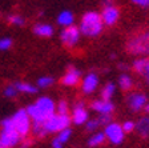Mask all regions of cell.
Here are the masks:
<instances>
[{"label":"cell","mask_w":149,"mask_h":148,"mask_svg":"<svg viewBox=\"0 0 149 148\" xmlns=\"http://www.w3.org/2000/svg\"><path fill=\"white\" fill-rule=\"evenodd\" d=\"M100 121V126H104L105 127L108 123H111L112 121V114H102L100 115V117H97Z\"/></svg>","instance_id":"cell-32"},{"label":"cell","mask_w":149,"mask_h":148,"mask_svg":"<svg viewBox=\"0 0 149 148\" xmlns=\"http://www.w3.org/2000/svg\"><path fill=\"white\" fill-rule=\"evenodd\" d=\"M144 109H145V112L149 115V103H146V105H145V108H144Z\"/></svg>","instance_id":"cell-37"},{"label":"cell","mask_w":149,"mask_h":148,"mask_svg":"<svg viewBox=\"0 0 149 148\" xmlns=\"http://www.w3.org/2000/svg\"><path fill=\"white\" fill-rule=\"evenodd\" d=\"M53 83H55V79L52 76H41L37 79L36 86H37V88H48Z\"/></svg>","instance_id":"cell-23"},{"label":"cell","mask_w":149,"mask_h":148,"mask_svg":"<svg viewBox=\"0 0 149 148\" xmlns=\"http://www.w3.org/2000/svg\"><path fill=\"white\" fill-rule=\"evenodd\" d=\"M25 109L33 123H44L51 115L56 112V103L49 96H41Z\"/></svg>","instance_id":"cell-1"},{"label":"cell","mask_w":149,"mask_h":148,"mask_svg":"<svg viewBox=\"0 0 149 148\" xmlns=\"http://www.w3.org/2000/svg\"><path fill=\"white\" fill-rule=\"evenodd\" d=\"M68 109H69V105H68V102L61 99L59 102L56 103V112L59 114H68Z\"/></svg>","instance_id":"cell-28"},{"label":"cell","mask_w":149,"mask_h":148,"mask_svg":"<svg viewBox=\"0 0 149 148\" xmlns=\"http://www.w3.org/2000/svg\"><path fill=\"white\" fill-rule=\"evenodd\" d=\"M102 4H104V7L112 6V4H113V0H102Z\"/></svg>","instance_id":"cell-36"},{"label":"cell","mask_w":149,"mask_h":148,"mask_svg":"<svg viewBox=\"0 0 149 148\" xmlns=\"http://www.w3.org/2000/svg\"><path fill=\"white\" fill-rule=\"evenodd\" d=\"M11 120H12V124H13V130L22 137H27V135L29 133V131L32 128V120L29 117V115H28L27 109H24V108L17 109L11 116Z\"/></svg>","instance_id":"cell-5"},{"label":"cell","mask_w":149,"mask_h":148,"mask_svg":"<svg viewBox=\"0 0 149 148\" xmlns=\"http://www.w3.org/2000/svg\"><path fill=\"white\" fill-rule=\"evenodd\" d=\"M132 68H133V71L136 74H139L140 76H143L144 81L149 87V58L136 59L133 62V64H132Z\"/></svg>","instance_id":"cell-11"},{"label":"cell","mask_w":149,"mask_h":148,"mask_svg":"<svg viewBox=\"0 0 149 148\" xmlns=\"http://www.w3.org/2000/svg\"><path fill=\"white\" fill-rule=\"evenodd\" d=\"M97 86H99V76L96 74H88L87 76H84L83 81H81V88H83V92L85 95H91L96 91Z\"/></svg>","instance_id":"cell-14"},{"label":"cell","mask_w":149,"mask_h":148,"mask_svg":"<svg viewBox=\"0 0 149 148\" xmlns=\"http://www.w3.org/2000/svg\"><path fill=\"white\" fill-rule=\"evenodd\" d=\"M127 51L130 55H148L149 53V31L133 35L127 43Z\"/></svg>","instance_id":"cell-3"},{"label":"cell","mask_w":149,"mask_h":148,"mask_svg":"<svg viewBox=\"0 0 149 148\" xmlns=\"http://www.w3.org/2000/svg\"><path fill=\"white\" fill-rule=\"evenodd\" d=\"M19 93H27V95H35L37 92V87H35L31 83H25V81H16L15 83Z\"/></svg>","instance_id":"cell-19"},{"label":"cell","mask_w":149,"mask_h":148,"mask_svg":"<svg viewBox=\"0 0 149 148\" xmlns=\"http://www.w3.org/2000/svg\"><path fill=\"white\" fill-rule=\"evenodd\" d=\"M63 143L60 142L59 139H57V137H55V139L52 140V148H63Z\"/></svg>","instance_id":"cell-34"},{"label":"cell","mask_w":149,"mask_h":148,"mask_svg":"<svg viewBox=\"0 0 149 148\" xmlns=\"http://www.w3.org/2000/svg\"><path fill=\"white\" fill-rule=\"evenodd\" d=\"M0 148H6V147H4L3 144H1V142H0Z\"/></svg>","instance_id":"cell-38"},{"label":"cell","mask_w":149,"mask_h":148,"mask_svg":"<svg viewBox=\"0 0 149 148\" xmlns=\"http://www.w3.org/2000/svg\"><path fill=\"white\" fill-rule=\"evenodd\" d=\"M17 93H19V91H17V88H16L15 83L8 84V86L4 88V91H3V95L6 96V97H8V99L16 97V95H17Z\"/></svg>","instance_id":"cell-26"},{"label":"cell","mask_w":149,"mask_h":148,"mask_svg":"<svg viewBox=\"0 0 149 148\" xmlns=\"http://www.w3.org/2000/svg\"><path fill=\"white\" fill-rule=\"evenodd\" d=\"M121 127H123V130H124L125 133H130L134 131V127H136V123L134 121H130V120H127L124 121V123L121 124Z\"/></svg>","instance_id":"cell-31"},{"label":"cell","mask_w":149,"mask_h":148,"mask_svg":"<svg viewBox=\"0 0 149 148\" xmlns=\"http://www.w3.org/2000/svg\"><path fill=\"white\" fill-rule=\"evenodd\" d=\"M74 22V18H73V13L71 11H61L57 16V23L63 27H68V25H72Z\"/></svg>","instance_id":"cell-18"},{"label":"cell","mask_w":149,"mask_h":148,"mask_svg":"<svg viewBox=\"0 0 149 148\" xmlns=\"http://www.w3.org/2000/svg\"><path fill=\"white\" fill-rule=\"evenodd\" d=\"M91 108H92L93 111L99 112L100 115L112 114V112L115 111L113 103H112L111 100H104V99H101V100H93V102L91 103Z\"/></svg>","instance_id":"cell-15"},{"label":"cell","mask_w":149,"mask_h":148,"mask_svg":"<svg viewBox=\"0 0 149 148\" xmlns=\"http://www.w3.org/2000/svg\"><path fill=\"white\" fill-rule=\"evenodd\" d=\"M22 140V136L15 130H1L0 132V142L6 148H12L17 145Z\"/></svg>","instance_id":"cell-10"},{"label":"cell","mask_w":149,"mask_h":148,"mask_svg":"<svg viewBox=\"0 0 149 148\" xmlns=\"http://www.w3.org/2000/svg\"><path fill=\"white\" fill-rule=\"evenodd\" d=\"M71 135H72V130L68 127V128H64V130H61L60 132H57V136H56V137L64 144V143H67L69 139H71Z\"/></svg>","instance_id":"cell-27"},{"label":"cell","mask_w":149,"mask_h":148,"mask_svg":"<svg viewBox=\"0 0 149 148\" xmlns=\"http://www.w3.org/2000/svg\"><path fill=\"white\" fill-rule=\"evenodd\" d=\"M31 144H32L31 140L25 139V140H23V143H22V145H20V148H29V147H31Z\"/></svg>","instance_id":"cell-35"},{"label":"cell","mask_w":149,"mask_h":148,"mask_svg":"<svg viewBox=\"0 0 149 148\" xmlns=\"http://www.w3.org/2000/svg\"><path fill=\"white\" fill-rule=\"evenodd\" d=\"M148 103V97L143 92H130L127 97V105L132 112H139L144 109Z\"/></svg>","instance_id":"cell-8"},{"label":"cell","mask_w":149,"mask_h":148,"mask_svg":"<svg viewBox=\"0 0 149 148\" xmlns=\"http://www.w3.org/2000/svg\"><path fill=\"white\" fill-rule=\"evenodd\" d=\"M134 131H137L139 136H141L143 139H148L149 137V115L140 117L139 121L136 123Z\"/></svg>","instance_id":"cell-17"},{"label":"cell","mask_w":149,"mask_h":148,"mask_svg":"<svg viewBox=\"0 0 149 148\" xmlns=\"http://www.w3.org/2000/svg\"><path fill=\"white\" fill-rule=\"evenodd\" d=\"M72 123L76 126H83L87 123V120L89 119V114L85 109V103L84 102H77L73 105V111H72Z\"/></svg>","instance_id":"cell-9"},{"label":"cell","mask_w":149,"mask_h":148,"mask_svg":"<svg viewBox=\"0 0 149 148\" xmlns=\"http://www.w3.org/2000/svg\"><path fill=\"white\" fill-rule=\"evenodd\" d=\"M105 133L104 132H96L93 133L92 136L89 137V140H88V145L89 147H97V145H101L102 143L105 142Z\"/></svg>","instance_id":"cell-20"},{"label":"cell","mask_w":149,"mask_h":148,"mask_svg":"<svg viewBox=\"0 0 149 148\" xmlns=\"http://www.w3.org/2000/svg\"><path fill=\"white\" fill-rule=\"evenodd\" d=\"M99 127H100L99 119H88L87 123H85V130H87L88 132H93V131H96Z\"/></svg>","instance_id":"cell-29"},{"label":"cell","mask_w":149,"mask_h":148,"mask_svg":"<svg viewBox=\"0 0 149 148\" xmlns=\"http://www.w3.org/2000/svg\"><path fill=\"white\" fill-rule=\"evenodd\" d=\"M101 19H102L104 25H113V24H116L117 20L120 19V11H118V8L115 7L113 4H112V6H107L102 9Z\"/></svg>","instance_id":"cell-12"},{"label":"cell","mask_w":149,"mask_h":148,"mask_svg":"<svg viewBox=\"0 0 149 148\" xmlns=\"http://www.w3.org/2000/svg\"><path fill=\"white\" fill-rule=\"evenodd\" d=\"M115 91H116L115 84H113V83H107L105 86L102 87L101 92H100L101 99H104V100H111L112 96L115 95Z\"/></svg>","instance_id":"cell-21"},{"label":"cell","mask_w":149,"mask_h":148,"mask_svg":"<svg viewBox=\"0 0 149 148\" xmlns=\"http://www.w3.org/2000/svg\"><path fill=\"white\" fill-rule=\"evenodd\" d=\"M7 22H8V24L15 25V27H23L25 24V19L20 15H9L7 18Z\"/></svg>","instance_id":"cell-24"},{"label":"cell","mask_w":149,"mask_h":148,"mask_svg":"<svg viewBox=\"0 0 149 148\" xmlns=\"http://www.w3.org/2000/svg\"><path fill=\"white\" fill-rule=\"evenodd\" d=\"M104 133H105V137L112 143V144L118 145L124 142L125 132H124V130H123L121 124H118V123H112V121L108 123L105 126Z\"/></svg>","instance_id":"cell-7"},{"label":"cell","mask_w":149,"mask_h":148,"mask_svg":"<svg viewBox=\"0 0 149 148\" xmlns=\"http://www.w3.org/2000/svg\"><path fill=\"white\" fill-rule=\"evenodd\" d=\"M80 35H81V32L79 29V27L72 24V25H68V27H64V29L60 34V40H61V43L65 47L72 48V47H74L79 43Z\"/></svg>","instance_id":"cell-6"},{"label":"cell","mask_w":149,"mask_h":148,"mask_svg":"<svg viewBox=\"0 0 149 148\" xmlns=\"http://www.w3.org/2000/svg\"><path fill=\"white\" fill-rule=\"evenodd\" d=\"M32 32L39 37H51L55 32V29L48 23H37L32 27Z\"/></svg>","instance_id":"cell-16"},{"label":"cell","mask_w":149,"mask_h":148,"mask_svg":"<svg viewBox=\"0 0 149 148\" xmlns=\"http://www.w3.org/2000/svg\"><path fill=\"white\" fill-rule=\"evenodd\" d=\"M80 77H81V72L77 68H74L73 65H69L67 72L64 74V76L61 77V84L67 87H74L80 83Z\"/></svg>","instance_id":"cell-13"},{"label":"cell","mask_w":149,"mask_h":148,"mask_svg":"<svg viewBox=\"0 0 149 148\" xmlns=\"http://www.w3.org/2000/svg\"><path fill=\"white\" fill-rule=\"evenodd\" d=\"M102 28H104V23H102L101 15L95 12V11H89V12L84 13L81 18L80 25H79L81 35L88 37H95L100 35Z\"/></svg>","instance_id":"cell-2"},{"label":"cell","mask_w":149,"mask_h":148,"mask_svg":"<svg viewBox=\"0 0 149 148\" xmlns=\"http://www.w3.org/2000/svg\"><path fill=\"white\" fill-rule=\"evenodd\" d=\"M118 86H120L121 90L124 91H129L133 86V80H132V77L127 74H123L120 77H118Z\"/></svg>","instance_id":"cell-22"},{"label":"cell","mask_w":149,"mask_h":148,"mask_svg":"<svg viewBox=\"0 0 149 148\" xmlns=\"http://www.w3.org/2000/svg\"><path fill=\"white\" fill-rule=\"evenodd\" d=\"M132 3L143 8H149V0H132Z\"/></svg>","instance_id":"cell-33"},{"label":"cell","mask_w":149,"mask_h":148,"mask_svg":"<svg viewBox=\"0 0 149 148\" xmlns=\"http://www.w3.org/2000/svg\"><path fill=\"white\" fill-rule=\"evenodd\" d=\"M72 123V119L68 114H59L55 112L53 115H51L48 119L43 123L44 130L47 131V133H57L64 128H68Z\"/></svg>","instance_id":"cell-4"},{"label":"cell","mask_w":149,"mask_h":148,"mask_svg":"<svg viewBox=\"0 0 149 148\" xmlns=\"http://www.w3.org/2000/svg\"><path fill=\"white\" fill-rule=\"evenodd\" d=\"M13 40L11 37H0V51H8L12 48Z\"/></svg>","instance_id":"cell-30"},{"label":"cell","mask_w":149,"mask_h":148,"mask_svg":"<svg viewBox=\"0 0 149 148\" xmlns=\"http://www.w3.org/2000/svg\"><path fill=\"white\" fill-rule=\"evenodd\" d=\"M31 131L37 136V137H44V136L48 135V133H47V131L44 130L43 123H33V124H32Z\"/></svg>","instance_id":"cell-25"}]
</instances>
